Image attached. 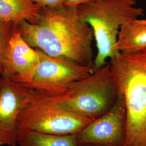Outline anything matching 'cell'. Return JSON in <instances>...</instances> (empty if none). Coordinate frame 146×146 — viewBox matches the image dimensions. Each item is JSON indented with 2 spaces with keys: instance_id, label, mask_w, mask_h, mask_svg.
<instances>
[{
  "instance_id": "cell-1",
  "label": "cell",
  "mask_w": 146,
  "mask_h": 146,
  "mask_svg": "<svg viewBox=\"0 0 146 146\" xmlns=\"http://www.w3.org/2000/svg\"><path fill=\"white\" fill-rule=\"evenodd\" d=\"M15 28L31 47L50 56L94 66L93 31L76 7H43L33 22L22 21Z\"/></svg>"
},
{
  "instance_id": "cell-2",
  "label": "cell",
  "mask_w": 146,
  "mask_h": 146,
  "mask_svg": "<svg viewBox=\"0 0 146 146\" xmlns=\"http://www.w3.org/2000/svg\"><path fill=\"white\" fill-rule=\"evenodd\" d=\"M110 65L125 102V146H146V50L118 52Z\"/></svg>"
},
{
  "instance_id": "cell-3",
  "label": "cell",
  "mask_w": 146,
  "mask_h": 146,
  "mask_svg": "<svg viewBox=\"0 0 146 146\" xmlns=\"http://www.w3.org/2000/svg\"><path fill=\"white\" fill-rule=\"evenodd\" d=\"M135 0H93L78 7V15L92 28L97 48L95 67L99 68L118 53L115 49L120 28L143 16Z\"/></svg>"
},
{
  "instance_id": "cell-4",
  "label": "cell",
  "mask_w": 146,
  "mask_h": 146,
  "mask_svg": "<svg viewBox=\"0 0 146 146\" xmlns=\"http://www.w3.org/2000/svg\"><path fill=\"white\" fill-rule=\"evenodd\" d=\"M26 89V98L17 121L18 134L31 131L56 135L75 134L93 120L67 110L56 96Z\"/></svg>"
},
{
  "instance_id": "cell-5",
  "label": "cell",
  "mask_w": 146,
  "mask_h": 146,
  "mask_svg": "<svg viewBox=\"0 0 146 146\" xmlns=\"http://www.w3.org/2000/svg\"><path fill=\"white\" fill-rule=\"evenodd\" d=\"M56 96L65 108L80 116L94 120L104 115L117 97L110 63L73 82L66 94Z\"/></svg>"
},
{
  "instance_id": "cell-6",
  "label": "cell",
  "mask_w": 146,
  "mask_h": 146,
  "mask_svg": "<svg viewBox=\"0 0 146 146\" xmlns=\"http://www.w3.org/2000/svg\"><path fill=\"white\" fill-rule=\"evenodd\" d=\"M37 50L40 62L33 78L28 84H19L40 93L52 96L66 94L73 82L87 77L96 69L94 66L84 65L66 58L50 56Z\"/></svg>"
},
{
  "instance_id": "cell-7",
  "label": "cell",
  "mask_w": 146,
  "mask_h": 146,
  "mask_svg": "<svg viewBox=\"0 0 146 146\" xmlns=\"http://www.w3.org/2000/svg\"><path fill=\"white\" fill-rule=\"evenodd\" d=\"M125 102L117 94L114 104L108 111L91 121L77 134L78 145H125Z\"/></svg>"
},
{
  "instance_id": "cell-8",
  "label": "cell",
  "mask_w": 146,
  "mask_h": 146,
  "mask_svg": "<svg viewBox=\"0 0 146 146\" xmlns=\"http://www.w3.org/2000/svg\"><path fill=\"white\" fill-rule=\"evenodd\" d=\"M40 62L37 49L31 47L15 28L5 52L1 75L19 84L30 82Z\"/></svg>"
},
{
  "instance_id": "cell-9",
  "label": "cell",
  "mask_w": 146,
  "mask_h": 146,
  "mask_svg": "<svg viewBox=\"0 0 146 146\" xmlns=\"http://www.w3.org/2000/svg\"><path fill=\"white\" fill-rule=\"evenodd\" d=\"M3 78L0 89V146H17V121L26 88L11 80Z\"/></svg>"
},
{
  "instance_id": "cell-10",
  "label": "cell",
  "mask_w": 146,
  "mask_h": 146,
  "mask_svg": "<svg viewBox=\"0 0 146 146\" xmlns=\"http://www.w3.org/2000/svg\"><path fill=\"white\" fill-rule=\"evenodd\" d=\"M115 49L117 52L146 50V19H137L120 28Z\"/></svg>"
},
{
  "instance_id": "cell-11",
  "label": "cell",
  "mask_w": 146,
  "mask_h": 146,
  "mask_svg": "<svg viewBox=\"0 0 146 146\" xmlns=\"http://www.w3.org/2000/svg\"><path fill=\"white\" fill-rule=\"evenodd\" d=\"M41 8L31 0H0V21L15 26L22 21L33 22Z\"/></svg>"
},
{
  "instance_id": "cell-12",
  "label": "cell",
  "mask_w": 146,
  "mask_h": 146,
  "mask_svg": "<svg viewBox=\"0 0 146 146\" xmlns=\"http://www.w3.org/2000/svg\"><path fill=\"white\" fill-rule=\"evenodd\" d=\"M77 134L56 135L36 131L18 134V146H78Z\"/></svg>"
},
{
  "instance_id": "cell-13",
  "label": "cell",
  "mask_w": 146,
  "mask_h": 146,
  "mask_svg": "<svg viewBox=\"0 0 146 146\" xmlns=\"http://www.w3.org/2000/svg\"><path fill=\"white\" fill-rule=\"evenodd\" d=\"M14 29L15 25L13 23L0 21V73L2 70L8 44Z\"/></svg>"
},
{
  "instance_id": "cell-14",
  "label": "cell",
  "mask_w": 146,
  "mask_h": 146,
  "mask_svg": "<svg viewBox=\"0 0 146 146\" xmlns=\"http://www.w3.org/2000/svg\"><path fill=\"white\" fill-rule=\"evenodd\" d=\"M40 7L54 8L64 5V0H31Z\"/></svg>"
},
{
  "instance_id": "cell-15",
  "label": "cell",
  "mask_w": 146,
  "mask_h": 146,
  "mask_svg": "<svg viewBox=\"0 0 146 146\" xmlns=\"http://www.w3.org/2000/svg\"><path fill=\"white\" fill-rule=\"evenodd\" d=\"M93 0H64V5L70 7H76L90 2Z\"/></svg>"
},
{
  "instance_id": "cell-16",
  "label": "cell",
  "mask_w": 146,
  "mask_h": 146,
  "mask_svg": "<svg viewBox=\"0 0 146 146\" xmlns=\"http://www.w3.org/2000/svg\"><path fill=\"white\" fill-rule=\"evenodd\" d=\"M2 81H3V78L1 75V74L0 73V89H1V87L2 86Z\"/></svg>"
},
{
  "instance_id": "cell-17",
  "label": "cell",
  "mask_w": 146,
  "mask_h": 146,
  "mask_svg": "<svg viewBox=\"0 0 146 146\" xmlns=\"http://www.w3.org/2000/svg\"><path fill=\"white\" fill-rule=\"evenodd\" d=\"M83 146H94V145H82Z\"/></svg>"
}]
</instances>
